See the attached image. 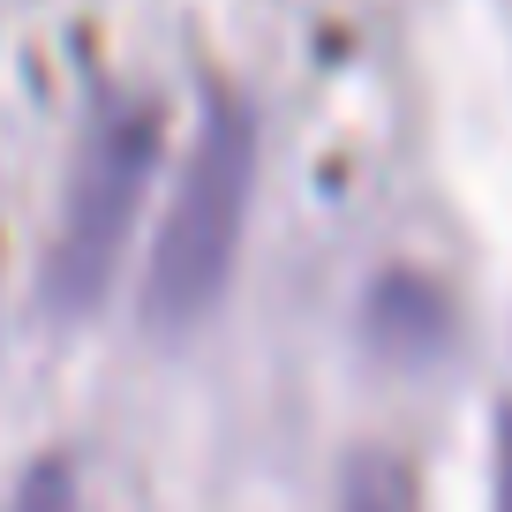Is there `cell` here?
Returning a JSON list of instances; mask_svg holds the SVG:
<instances>
[{
  "mask_svg": "<svg viewBox=\"0 0 512 512\" xmlns=\"http://www.w3.org/2000/svg\"><path fill=\"white\" fill-rule=\"evenodd\" d=\"M249 181H256L249 113L211 106L204 136H196V151H189V174H181L174 204H166L159 249H151V279H144L151 324L189 332V324L219 302L226 272H234V249H241V219H249Z\"/></svg>",
  "mask_w": 512,
  "mask_h": 512,
  "instance_id": "6da1fadb",
  "label": "cell"
},
{
  "mask_svg": "<svg viewBox=\"0 0 512 512\" xmlns=\"http://www.w3.org/2000/svg\"><path fill=\"white\" fill-rule=\"evenodd\" d=\"M151 144H159V128H151L144 106H113L91 128V144L76 159V189H68L61 241H53V264H46L53 309H91L106 294L113 264H121V241L136 226V204H144Z\"/></svg>",
  "mask_w": 512,
  "mask_h": 512,
  "instance_id": "7a4b0ae2",
  "label": "cell"
},
{
  "mask_svg": "<svg viewBox=\"0 0 512 512\" xmlns=\"http://www.w3.org/2000/svg\"><path fill=\"white\" fill-rule=\"evenodd\" d=\"M347 512H407V505H400V482H392V467H354Z\"/></svg>",
  "mask_w": 512,
  "mask_h": 512,
  "instance_id": "3957f363",
  "label": "cell"
},
{
  "mask_svg": "<svg viewBox=\"0 0 512 512\" xmlns=\"http://www.w3.org/2000/svg\"><path fill=\"white\" fill-rule=\"evenodd\" d=\"M497 512H512V415L497 430Z\"/></svg>",
  "mask_w": 512,
  "mask_h": 512,
  "instance_id": "277c9868",
  "label": "cell"
}]
</instances>
